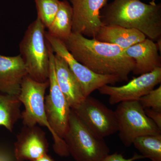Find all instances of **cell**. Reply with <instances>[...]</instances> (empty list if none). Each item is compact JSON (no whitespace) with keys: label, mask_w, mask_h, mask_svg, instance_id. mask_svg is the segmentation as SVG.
Masks as SVG:
<instances>
[{"label":"cell","mask_w":161,"mask_h":161,"mask_svg":"<svg viewBox=\"0 0 161 161\" xmlns=\"http://www.w3.org/2000/svg\"><path fill=\"white\" fill-rule=\"evenodd\" d=\"M63 42L77 61L96 74L115 76L121 81H127L134 69V60L117 45L74 32Z\"/></svg>","instance_id":"1"},{"label":"cell","mask_w":161,"mask_h":161,"mask_svg":"<svg viewBox=\"0 0 161 161\" xmlns=\"http://www.w3.org/2000/svg\"><path fill=\"white\" fill-rule=\"evenodd\" d=\"M104 25H118L138 30L148 39L157 41L161 36V5L140 0H114L104 8Z\"/></svg>","instance_id":"2"},{"label":"cell","mask_w":161,"mask_h":161,"mask_svg":"<svg viewBox=\"0 0 161 161\" xmlns=\"http://www.w3.org/2000/svg\"><path fill=\"white\" fill-rule=\"evenodd\" d=\"M50 59L49 92L45 97L44 107L47 118L52 130L53 149L60 157L69 155L64 138L68 130L71 108L58 86L54 66V53L48 41Z\"/></svg>","instance_id":"3"},{"label":"cell","mask_w":161,"mask_h":161,"mask_svg":"<svg viewBox=\"0 0 161 161\" xmlns=\"http://www.w3.org/2000/svg\"><path fill=\"white\" fill-rule=\"evenodd\" d=\"M45 27L37 18L27 27L19 43L21 58L27 75L40 82L49 80L50 59Z\"/></svg>","instance_id":"4"},{"label":"cell","mask_w":161,"mask_h":161,"mask_svg":"<svg viewBox=\"0 0 161 161\" xmlns=\"http://www.w3.org/2000/svg\"><path fill=\"white\" fill-rule=\"evenodd\" d=\"M69 155L75 161H102L110 154L104 138L90 130L71 109L64 138Z\"/></svg>","instance_id":"5"},{"label":"cell","mask_w":161,"mask_h":161,"mask_svg":"<svg viewBox=\"0 0 161 161\" xmlns=\"http://www.w3.org/2000/svg\"><path fill=\"white\" fill-rule=\"evenodd\" d=\"M115 112L119 137L126 147L132 146L139 136L161 134V130L147 116L138 101L120 103Z\"/></svg>","instance_id":"6"},{"label":"cell","mask_w":161,"mask_h":161,"mask_svg":"<svg viewBox=\"0 0 161 161\" xmlns=\"http://www.w3.org/2000/svg\"><path fill=\"white\" fill-rule=\"evenodd\" d=\"M45 37L54 53L66 61L71 71L80 84L85 98L104 86L114 85L121 81L116 76L99 75L92 71L73 57L63 41L53 36L47 31L45 33Z\"/></svg>","instance_id":"7"},{"label":"cell","mask_w":161,"mask_h":161,"mask_svg":"<svg viewBox=\"0 0 161 161\" xmlns=\"http://www.w3.org/2000/svg\"><path fill=\"white\" fill-rule=\"evenodd\" d=\"M49 86V80L38 82L26 75L22 81L18 97L24 106L21 116L23 125L33 126L39 125L47 128L52 135L44 107V95Z\"/></svg>","instance_id":"8"},{"label":"cell","mask_w":161,"mask_h":161,"mask_svg":"<svg viewBox=\"0 0 161 161\" xmlns=\"http://www.w3.org/2000/svg\"><path fill=\"white\" fill-rule=\"evenodd\" d=\"M72 110L80 120L99 137L104 138L118 132L115 111L90 95L85 98L79 106Z\"/></svg>","instance_id":"9"},{"label":"cell","mask_w":161,"mask_h":161,"mask_svg":"<svg viewBox=\"0 0 161 161\" xmlns=\"http://www.w3.org/2000/svg\"><path fill=\"white\" fill-rule=\"evenodd\" d=\"M161 82V68L140 75L126 84L116 86L107 85L98 90L102 95L109 96V103L115 105L123 102L138 101Z\"/></svg>","instance_id":"10"},{"label":"cell","mask_w":161,"mask_h":161,"mask_svg":"<svg viewBox=\"0 0 161 161\" xmlns=\"http://www.w3.org/2000/svg\"><path fill=\"white\" fill-rule=\"evenodd\" d=\"M73 10L72 32L94 39L101 27V10L108 0H69Z\"/></svg>","instance_id":"11"},{"label":"cell","mask_w":161,"mask_h":161,"mask_svg":"<svg viewBox=\"0 0 161 161\" xmlns=\"http://www.w3.org/2000/svg\"><path fill=\"white\" fill-rule=\"evenodd\" d=\"M48 148L45 132L40 127L24 126L17 136L13 154L16 161H31L47 153Z\"/></svg>","instance_id":"12"},{"label":"cell","mask_w":161,"mask_h":161,"mask_svg":"<svg viewBox=\"0 0 161 161\" xmlns=\"http://www.w3.org/2000/svg\"><path fill=\"white\" fill-rule=\"evenodd\" d=\"M26 75L27 70L21 55H0V93L18 96Z\"/></svg>","instance_id":"13"},{"label":"cell","mask_w":161,"mask_h":161,"mask_svg":"<svg viewBox=\"0 0 161 161\" xmlns=\"http://www.w3.org/2000/svg\"><path fill=\"white\" fill-rule=\"evenodd\" d=\"M125 50L127 56L135 62L132 71L134 75H143L161 68L160 50L157 43L153 40L147 38Z\"/></svg>","instance_id":"14"},{"label":"cell","mask_w":161,"mask_h":161,"mask_svg":"<svg viewBox=\"0 0 161 161\" xmlns=\"http://www.w3.org/2000/svg\"><path fill=\"white\" fill-rule=\"evenodd\" d=\"M56 79L60 91L72 109H75L85 98L80 84L63 58L54 54Z\"/></svg>","instance_id":"15"},{"label":"cell","mask_w":161,"mask_h":161,"mask_svg":"<svg viewBox=\"0 0 161 161\" xmlns=\"http://www.w3.org/2000/svg\"><path fill=\"white\" fill-rule=\"evenodd\" d=\"M94 39L100 42L117 45L125 50L144 41L147 37L136 29L118 25H103Z\"/></svg>","instance_id":"16"},{"label":"cell","mask_w":161,"mask_h":161,"mask_svg":"<svg viewBox=\"0 0 161 161\" xmlns=\"http://www.w3.org/2000/svg\"><path fill=\"white\" fill-rule=\"evenodd\" d=\"M73 10L68 1H60L59 9L54 19L47 28L48 33L64 42L72 33Z\"/></svg>","instance_id":"17"},{"label":"cell","mask_w":161,"mask_h":161,"mask_svg":"<svg viewBox=\"0 0 161 161\" xmlns=\"http://www.w3.org/2000/svg\"><path fill=\"white\" fill-rule=\"evenodd\" d=\"M21 103L18 96L0 93V127L12 132L21 118Z\"/></svg>","instance_id":"18"},{"label":"cell","mask_w":161,"mask_h":161,"mask_svg":"<svg viewBox=\"0 0 161 161\" xmlns=\"http://www.w3.org/2000/svg\"><path fill=\"white\" fill-rule=\"evenodd\" d=\"M132 145L144 158L151 161H161V134L139 136Z\"/></svg>","instance_id":"19"},{"label":"cell","mask_w":161,"mask_h":161,"mask_svg":"<svg viewBox=\"0 0 161 161\" xmlns=\"http://www.w3.org/2000/svg\"><path fill=\"white\" fill-rule=\"evenodd\" d=\"M37 17L45 28L50 26L58 12L60 5L59 0H35Z\"/></svg>","instance_id":"20"},{"label":"cell","mask_w":161,"mask_h":161,"mask_svg":"<svg viewBox=\"0 0 161 161\" xmlns=\"http://www.w3.org/2000/svg\"><path fill=\"white\" fill-rule=\"evenodd\" d=\"M144 109L147 108L161 112V86L151 90L138 100Z\"/></svg>","instance_id":"21"},{"label":"cell","mask_w":161,"mask_h":161,"mask_svg":"<svg viewBox=\"0 0 161 161\" xmlns=\"http://www.w3.org/2000/svg\"><path fill=\"white\" fill-rule=\"evenodd\" d=\"M145 158L144 157L140 154L135 153L132 157L129 158H126L121 153H115L107 156L102 161H135L141 159Z\"/></svg>","instance_id":"22"},{"label":"cell","mask_w":161,"mask_h":161,"mask_svg":"<svg viewBox=\"0 0 161 161\" xmlns=\"http://www.w3.org/2000/svg\"><path fill=\"white\" fill-rule=\"evenodd\" d=\"M144 111L147 116L161 130V112L150 108L145 109Z\"/></svg>","instance_id":"23"},{"label":"cell","mask_w":161,"mask_h":161,"mask_svg":"<svg viewBox=\"0 0 161 161\" xmlns=\"http://www.w3.org/2000/svg\"><path fill=\"white\" fill-rule=\"evenodd\" d=\"M14 156L4 147H0V161H14Z\"/></svg>","instance_id":"24"},{"label":"cell","mask_w":161,"mask_h":161,"mask_svg":"<svg viewBox=\"0 0 161 161\" xmlns=\"http://www.w3.org/2000/svg\"><path fill=\"white\" fill-rule=\"evenodd\" d=\"M31 161H55L50 156L48 155L47 153L43 155V156L39 158L36 159L34 160Z\"/></svg>","instance_id":"25"},{"label":"cell","mask_w":161,"mask_h":161,"mask_svg":"<svg viewBox=\"0 0 161 161\" xmlns=\"http://www.w3.org/2000/svg\"><path fill=\"white\" fill-rule=\"evenodd\" d=\"M155 0H153L152 2H155Z\"/></svg>","instance_id":"26"},{"label":"cell","mask_w":161,"mask_h":161,"mask_svg":"<svg viewBox=\"0 0 161 161\" xmlns=\"http://www.w3.org/2000/svg\"><path fill=\"white\" fill-rule=\"evenodd\" d=\"M64 1H68L69 0H64Z\"/></svg>","instance_id":"27"}]
</instances>
